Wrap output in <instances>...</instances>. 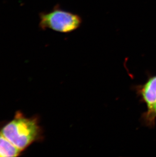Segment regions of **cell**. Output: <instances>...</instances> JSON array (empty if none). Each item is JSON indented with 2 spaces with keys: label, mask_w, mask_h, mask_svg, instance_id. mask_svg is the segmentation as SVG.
<instances>
[{
  "label": "cell",
  "mask_w": 156,
  "mask_h": 157,
  "mask_svg": "<svg viewBox=\"0 0 156 157\" xmlns=\"http://www.w3.org/2000/svg\"><path fill=\"white\" fill-rule=\"evenodd\" d=\"M1 133L21 151L41 140L42 130L36 118H28L20 113L2 128Z\"/></svg>",
  "instance_id": "1"
},
{
  "label": "cell",
  "mask_w": 156,
  "mask_h": 157,
  "mask_svg": "<svg viewBox=\"0 0 156 157\" xmlns=\"http://www.w3.org/2000/svg\"><path fill=\"white\" fill-rule=\"evenodd\" d=\"M140 122L144 126L150 128L155 127L156 120V103L147 111L143 113L140 119Z\"/></svg>",
  "instance_id": "5"
},
{
  "label": "cell",
  "mask_w": 156,
  "mask_h": 157,
  "mask_svg": "<svg viewBox=\"0 0 156 157\" xmlns=\"http://www.w3.org/2000/svg\"><path fill=\"white\" fill-rule=\"evenodd\" d=\"M21 151L0 132V157H17Z\"/></svg>",
  "instance_id": "4"
},
{
  "label": "cell",
  "mask_w": 156,
  "mask_h": 157,
  "mask_svg": "<svg viewBox=\"0 0 156 157\" xmlns=\"http://www.w3.org/2000/svg\"><path fill=\"white\" fill-rule=\"evenodd\" d=\"M39 17V25L42 30L49 29L65 34L77 30L82 24V19L79 15L63 10L59 5L50 11L42 12Z\"/></svg>",
  "instance_id": "2"
},
{
  "label": "cell",
  "mask_w": 156,
  "mask_h": 157,
  "mask_svg": "<svg viewBox=\"0 0 156 157\" xmlns=\"http://www.w3.org/2000/svg\"><path fill=\"white\" fill-rule=\"evenodd\" d=\"M140 101L147 106V109L156 103V75L149 77L143 85H137L133 87Z\"/></svg>",
  "instance_id": "3"
}]
</instances>
